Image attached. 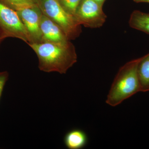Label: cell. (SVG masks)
I'll use <instances>...</instances> for the list:
<instances>
[{
	"instance_id": "1",
	"label": "cell",
	"mask_w": 149,
	"mask_h": 149,
	"mask_svg": "<svg viewBox=\"0 0 149 149\" xmlns=\"http://www.w3.org/2000/svg\"><path fill=\"white\" fill-rule=\"evenodd\" d=\"M38 59L41 71L65 74L77 61L75 47L70 41L64 43L42 42L28 44Z\"/></svg>"
},
{
	"instance_id": "2",
	"label": "cell",
	"mask_w": 149,
	"mask_h": 149,
	"mask_svg": "<svg viewBox=\"0 0 149 149\" xmlns=\"http://www.w3.org/2000/svg\"><path fill=\"white\" fill-rule=\"evenodd\" d=\"M140 58L126 63L120 68L115 77L106 103L117 106L140 91L138 66Z\"/></svg>"
},
{
	"instance_id": "3",
	"label": "cell",
	"mask_w": 149,
	"mask_h": 149,
	"mask_svg": "<svg viewBox=\"0 0 149 149\" xmlns=\"http://www.w3.org/2000/svg\"><path fill=\"white\" fill-rule=\"evenodd\" d=\"M37 4L43 14L57 24L68 40H75L80 36L81 25L63 9L58 0H37Z\"/></svg>"
},
{
	"instance_id": "4",
	"label": "cell",
	"mask_w": 149,
	"mask_h": 149,
	"mask_svg": "<svg viewBox=\"0 0 149 149\" xmlns=\"http://www.w3.org/2000/svg\"><path fill=\"white\" fill-rule=\"evenodd\" d=\"M0 33L5 38H17L28 44L27 30L16 11L0 1Z\"/></svg>"
},
{
	"instance_id": "5",
	"label": "cell",
	"mask_w": 149,
	"mask_h": 149,
	"mask_svg": "<svg viewBox=\"0 0 149 149\" xmlns=\"http://www.w3.org/2000/svg\"><path fill=\"white\" fill-rule=\"evenodd\" d=\"M74 17L80 25L93 29L102 27L107 18L103 7L95 0H82Z\"/></svg>"
},
{
	"instance_id": "6",
	"label": "cell",
	"mask_w": 149,
	"mask_h": 149,
	"mask_svg": "<svg viewBox=\"0 0 149 149\" xmlns=\"http://www.w3.org/2000/svg\"><path fill=\"white\" fill-rule=\"evenodd\" d=\"M16 12L27 30L29 39L28 44L42 42L40 21L42 13L38 6L22 9Z\"/></svg>"
},
{
	"instance_id": "7",
	"label": "cell",
	"mask_w": 149,
	"mask_h": 149,
	"mask_svg": "<svg viewBox=\"0 0 149 149\" xmlns=\"http://www.w3.org/2000/svg\"><path fill=\"white\" fill-rule=\"evenodd\" d=\"M40 29L42 42L64 43L70 41L61 28L43 13L40 21Z\"/></svg>"
},
{
	"instance_id": "8",
	"label": "cell",
	"mask_w": 149,
	"mask_h": 149,
	"mask_svg": "<svg viewBox=\"0 0 149 149\" xmlns=\"http://www.w3.org/2000/svg\"><path fill=\"white\" fill-rule=\"evenodd\" d=\"M65 147L69 149H80L86 146L88 137L85 131L79 129L70 130L63 139Z\"/></svg>"
},
{
	"instance_id": "9",
	"label": "cell",
	"mask_w": 149,
	"mask_h": 149,
	"mask_svg": "<svg viewBox=\"0 0 149 149\" xmlns=\"http://www.w3.org/2000/svg\"><path fill=\"white\" fill-rule=\"evenodd\" d=\"M129 25L133 29L149 35V13L133 11L129 18Z\"/></svg>"
},
{
	"instance_id": "10",
	"label": "cell",
	"mask_w": 149,
	"mask_h": 149,
	"mask_svg": "<svg viewBox=\"0 0 149 149\" xmlns=\"http://www.w3.org/2000/svg\"><path fill=\"white\" fill-rule=\"evenodd\" d=\"M140 91H149V53L140 58L138 66Z\"/></svg>"
},
{
	"instance_id": "11",
	"label": "cell",
	"mask_w": 149,
	"mask_h": 149,
	"mask_svg": "<svg viewBox=\"0 0 149 149\" xmlns=\"http://www.w3.org/2000/svg\"><path fill=\"white\" fill-rule=\"evenodd\" d=\"M0 1L16 11L38 5L37 0H0Z\"/></svg>"
},
{
	"instance_id": "12",
	"label": "cell",
	"mask_w": 149,
	"mask_h": 149,
	"mask_svg": "<svg viewBox=\"0 0 149 149\" xmlns=\"http://www.w3.org/2000/svg\"><path fill=\"white\" fill-rule=\"evenodd\" d=\"M82 0H58L65 11L74 17L78 6Z\"/></svg>"
},
{
	"instance_id": "13",
	"label": "cell",
	"mask_w": 149,
	"mask_h": 149,
	"mask_svg": "<svg viewBox=\"0 0 149 149\" xmlns=\"http://www.w3.org/2000/svg\"><path fill=\"white\" fill-rule=\"evenodd\" d=\"M9 73L7 71H0V100L4 88L9 78Z\"/></svg>"
},
{
	"instance_id": "14",
	"label": "cell",
	"mask_w": 149,
	"mask_h": 149,
	"mask_svg": "<svg viewBox=\"0 0 149 149\" xmlns=\"http://www.w3.org/2000/svg\"><path fill=\"white\" fill-rule=\"evenodd\" d=\"M95 1L99 5L103 7L104 3L106 0H95Z\"/></svg>"
},
{
	"instance_id": "15",
	"label": "cell",
	"mask_w": 149,
	"mask_h": 149,
	"mask_svg": "<svg viewBox=\"0 0 149 149\" xmlns=\"http://www.w3.org/2000/svg\"><path fill=\"white\" fill-rule=\"evenodd\" d=\"M136 3H149V0H133Z\"/></svg>"
},
{
	"instance_id": "16",
	"label": "cell",
	"mask_w": 149,
	"mask_h": 149,
	"mask_svg": "<svg viewBox=\"0 0 149 149\" xmlns=\"http://www.w3.org/2000/svg\"><path fill=\"white\" fill-rule=\"evenodd\" d=\"M5 39V38L3 37L1 34L0 33V46H1V44L2 42Z\"/></svg>"
}]
</instances>
